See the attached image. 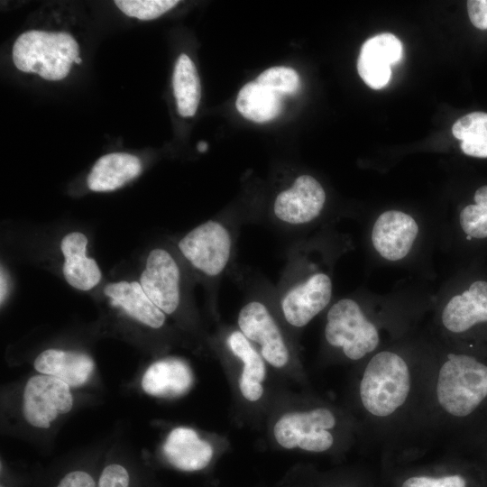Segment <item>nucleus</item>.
<instances>
[{"mask_svg": "<svg viewBox=\"0 0 487 487\" xmlns=\"http://www.w3.org/2000/svg\"><path fill=\"white\" fill-rule=\"evenodd\" d=\"M8 292V283H7V278L5 277L3 269L1 271V304H3L4 300L6 298Z\"/></svg>", "mask_w": 487, "mask_h": 487, "instance_id": "2f4dec72", "label": "nucleus"}, {"mask_svg": "<svg viewBox=\"0 0 487 487\" xmlns=\"http://www.w3.org/2000/svg\"><path fill=\"white\" fill-rule=\"evenodd\" d=\"M326 192L310 175L299 176L291 186L280 192L272 206L275 218L289 226H302L315 221L322 213Z\"/></svg>", "mask_w": 487, "mask_h": 487, "instance_id": "9b49d317", "label": "nucleus"}, {"mask_svg": "<svg viewBox=\"0 0 487 487\" xmlns=\"http://www.w3.org/2000/svg\"><path fill=\"white\" fill-rule=\"evenodd\" d=\"M193 383V374L186 362L165 358L154 362L142 379L143 391L155 397L175 398L186 394Z\"/></svg>", "mask_w": 487, "mask_h": 487, "instance_id": "f3484780", "label": "nucleus"}, {"mask_svg": "<svg viewBox=\"0 0 487 487\" xmlns=\"http://www.w3.org/2000/svg\"><path fill=\"white\" fill-rule=\"evenodd\" d=\"M282 97L294 95L300 86L296 70L289 67H272L261 73L255 79Z\"/></svg>", "mask_w": 487, "mask_h": 487, "instance_id": "a878e982", "label": "nucleus"}, {"mask_svg": "<svg viewBox=\"0 0 487 487\" xmlns=\"http://www.w3.org/2000/svg\"><path fill=\"white\" fill-rule=\"evenodd\" d=\"M332 294V279L325 271L313 270L297 276L280 293L282 317L291 326L304 327L329 305Z\"/></svg>", "mask_w": 487, "mask_h": 487, "instance_id": "423d86ee", "label": "nucleus"}, {"mask_svg": "<svg viewBox=\"0 0 487 487\" xmlns=\"http://www.w3.org/2000/svg\"><path fill=\"white\" fill-rule=\"evenodd\" d=\"M325 338L350 360L363 358L380 343L378 328L366 317L361 305L350 298L337 300L328 309Z\"/></svg>", "mask_w": 487, "mask_h": 487, "instance_id": "20e7f679", "label": "nucleus"}, {"mask_svg": "<svg viewBox=\"0 0 487 487\" xmlns=\"http://www.w3.org/2000/svg\"><path fill=\"white\" fill-rule=\"evenodd\" d=\"M418 232V225L412 216L400 210H387L373 223L372 244L382 259L399 262L409 254Z\"/></svg>", "mask_w": 487, "mask_h": 487, "instance_id": "f8f14e48", "label": "nucleus"}, {"mask_svg": "<svg viewBox=\"0 0 487 487\" xmlns=\"http://www.w3.org/2000/svg\"><path fill=\"white\" fill-rule=\"evenodd\" d=\"M142 172V163L134 155L114 152L100 157L88 174L90 190L107 192L115 190L133 180Z\"/></svg>", "mask_w": 487, "mask_h": 487, "instance_id": "aec40b11", "label": "nucleus"}, {"mask_svg": "<svg viewBox=\"0 0 487 487\" xmlns=\"http://www.w3.org/2000/svg\"><path fill=\"white\" fill-rule=\"evenodd\" d=\"M87 242V236L80 232H71L60 242L64 256L63 276L70 286L83 291L93 289L102 278L96 262L86 254Z\"/></svg>", "mask_w": 487, "mask_h": 487, "instance_id": "dca6fc26", "label": "nucleus"}, {"mask_svg": "<svg viewBox=\"0 0 487 487\" xmlns=\"http://www.w3.org/2000/svg\"><path fill=\"white\" fill-rule=\"evenodd\" d=\"M410 390V374L406 361L391 351H382L367 363L360 382V398L372 416L393 414L406 401Z\"/></svg>", "mask_w": 487, "mask_h": 487, "instance_id": "f03ea898", "label": "nucleus"}, {"mask_svg": "<svg viewBox=\"0 0 487 487\" xmlns=\"http://www.w3.org/2000/svg\"><path fill=\"white\" fill-rule=\"evenodd\" d=\"M207 149V143L205 142H199L198 144V150L199 152H205Z\"/></svg>", "mask_w": 487, "mask_h": 487, "instance_id": "473e14b6", "label": "nucleus"}, {"mask_svg": "<svg viewBox=\"0 0 487 487\" xmlns=\"http://www.w3.org/2000/svg\"><path fill=\"white\" fill-rule=\"evenodd\" d=\"M104 293L112 306L121 308L142 324L152 328H160L164 325L166 314L149 299L140 282H111L106 285Z\"/></svg>", "mask_w": 487, "mask_h": 487, "instance_id": "a211bd4d", "label": "nucleus"}, {"mask_svg": "<svg viewBox=\"0 0 487 487\" xmlns=\"http://www.w3.org/2000/svg\"><path fill=\"white\" fill-rule=\"evenodd\" d=\"M335 426V417L326 408L293 411L282 415L273 427L277 443L286 448H300L320 453L332 447L334 436L329 429Z\"/></svg>", "mask_w": 487, "mask_h": 487, "instance_id": "0eeeda50", "label": "nucleus"}, {"mask_svg": "<svg viewBox=\"0 0 487 487\" xmlns=\"http://www.w3.org/2000/svg\"><path fill=\"white\" fill-rule=\"evenodd\" d=\"M149 299L166 315L173 314L181 298V273L173 255L163 248L152 250L140 276Z\"/></svg>", "mask_w": 487, "mask_h": 487, "instance_id": "9d476101", "label": "nucleus"}, {"mask_svg": "<svg viewBox=\"0 0 487 487\" xmlns=\"http://www.w3.org/2000/svg\"><path fill=\"white\" fill-rule=\"evenodd\" d=\"M487 397V366L467 354H449L436 381V398L449 415L464 418Z\"/></svg>", "mask_w": 487, "mask_h": 487, "instance_id": "7ed1b4c3", "label": "nucleus"}, {"mask_svg": "<svg viewBox=\"0 0 487 487\" xmlns=\"http://www.w3.org/2000/svg\"><path fill=\"white\" fill-rule=\"evenodd\" d=\"M443 326L452 333H463L487 322V281L479 280L452 296L441 313Z\"/></svg>", "mask_w": 487, "mask_h": 487, "instance_id": "4468645a", "label": "nucleus"}, {"mask_svg": "<svg viewBox=\"0 0 487 487\" xmlns=\"http://www.w3.org/2000/svg\"><path fill=\"white\" fill-rule=\"evenodd\" d=\"M231 231L220 221L208 220L187 233L178 243L183 258L208 278L219 277L227 268L233 253Z\"/></svg>", "mask_w": 487, "mask_h": 487, "instance_id": "39448f33", "label": "nucleus"}, {"mask_svg": "<svg viewBox=\"0 0 487 487\" xmlns=\"http://www.w3.org/2000/svg\"><path fill=\"white\" fill-rule=\"evenodd\" d=\"M237 325L242 334L259 347L265 362L275 368L288 364V345L273 315L263 302L254 299L244 304L238 313Z\"/></svg>", "mask_w": 487, "mask_h": 487, "instance_id": "6e6552de", "label": "nucleus"}, {"mask_svg": "<svg viewBox=\"0 0 487 487\" xmlns=\"http://www.w3.org/2000/svg\"><path fill=\"white\" fill-rule=\"evenodd\" d=\"M467 9L471 23L478 29L487 30V0H470Z\"/></svg>", "mask_w": 487, "mask_h": 487, "instance_id": "7c9ffc66", "label": "nucleus"}, {"mask_svg": "<svg viewBox=\"0 0 487 487\" xmlns=\"http://www.w3.org/2000/svg\"><path fill=\"white\" fill-rule=\"evenodd\" d=\"M74 62L77 63V64H80V63H81V59H80V57H78V58L75 60Z\"/></svg>", "mask_w": 487, "mask_h": 487, "instance_id": "72a5a7b5", "label": "nucleus"}, {"mask_svg": "<svg viewBox=\"0 0 487 487\" xmlns=\"http://www.w3.org/2000/svg\"><path fill=\"white\" fill-rule=\"evenodd\" d=\"M73 397L69 386L56 377L38 374L31 377L23 391V413L32 427L48 428L59 415L69 412Z\"/></svg>", "mask_w": 487, "mask_h": 487, "instance_id": "1a4fd4ad", "label": "nucleus"}, {"mask_svg": "<svg viewBox=\"0 0 487 487\" xmlns=\"http://www.w3.org/2000/svg\"><path fill=\"white\" fill-rule=\"evenodd\" d=\"M465 480L460 475L443 477L413 476L407 479L402 487H465Z\"/></svg>", "mask_w": 487, "mask_h": 487, "instance_id": "c85d7f7f", "label": "nucleus"}, {"mask_svg": "<svg viewBox=\"0 0 487 487\" xmlns=\"http://www.w3.org/2000/svg\"><path fill=\"white\" fill-rule=\"evenodd\" d=\"M452 133L461 141V149L466 155L487 158V113L464 115L454 124Z\"/></svg>", "mask_w": 487, "mask_h": 487, "instance_id": "b1692460", "label": "nucleus"}, {"mask_svg": "<svg viewBox=\"0 0 487 487\" xmlns=\"http://www.w3.org/2000/svg\"><path fill=\"white\" fill-rule=\"evenodd\" d=\"M172 86L179 114L183 117L193 116L198 106L201 88L196 66L186 54L177 60Z\"/></svg>", "mask_w": 487, "mask_h": 487, "instance_id": "5701e85b", "label": "nucleus"}, {"mask_svg": "<svg viewBox=\"0 0 487 487\" xmlns=\"http://www.w3.org/2000/svg\"><path fill=\"white\" fill-rule=\"evenodd\" d=\"M12 57L19 70L58 81L69 75L72 63L79 57V46L67 32L32 30L16 39Z\"/></svg>", "mask_w": 487, "mask_h": 487, "instance_id": "f257e3e1", "label": "nucleus"}, {"mask_svg": "<svg viewBox=\"0 0 487 487\" xmlns=\"http://www.w3.org/2000/svg\"><path fill=\"white\" fill-rule=\"evenodd\" d=\"M176 0H116L115 5L126 15L140 20H152L178 5Z\"/></svg>", "mask_w": 487, "mask_h": 487, "instance_id": "bb28decb", "label": "nucleus"}, {"mask_svg": "<svg viewBox=\"0 0 487 487\" xmlns=\"http://www.w3.org/2000/svg\"><path fill=\"white\" fill-rule=\"evenodd\" d=\"M474 203L464 207L459 215L462 231L470 238H487V185L474 194Z\"/></svg>", "mask_w": 487, "mask_h": 487, "instance_id": "393cba45", "label": "nucleus"}, {"mask_svg": "<svg viewBox=\"0 0 487 487\" xmlns=\"http://www.w3.org/2000/svg\"><path fill=\"white\" fill-rule=\"evenodd\" d=\"M33 365L40 373L56 377L72 387L86 383L95 367L92 358L87 354L59 349L41 352Z\"/></svg>", "mask_w": 487, "mask_h": 487, "instance_id": "6ab92c4d", "label": "nucleus"}, {"mask_svg": "<svg viewBox=\"0 0 487 487\" xmlns=\"http://www.w3.org/2000/svg\"><path fill=\"white\" fill-rule=\"evenodd\" d=\"M96 487H134L133 474L124 464H107L97 475Z\"/></svg>", "mask_w": 487, "mask_h": 487, "instance_id": "cd10ccee", "label": "nucleus"}, {"mask_svg": "<svg viewBox=\"0 0 487 487\" xmlns=\"http://www.w3.org/2000/svg\"><path fill=\"white\" fill-rule=\"evenodd\" d=\"M226 342L232 354L243 363L239 379L243 397L252 402L259 400L263 394L262 382L266 375L264 359L239 329L230 333Z\"/></svg>", "mask_w": 487, "mask_h": 487, "instance_id": "412c9836", "label": "nucleus"}, {"mask_svg": "<svg viewBox=\"0 0 487 487\" xmlns=\"http://www.w3.org/2000/svg\"><path fill=\"white\" fill-rule=\"evenodd\" d=\"M166 460L176 469L195 472L206 468L212 457L211 445L189 427L172 429L162 447Z\"/></svg>", "mask_w": 487, "mask_h": 487, "instance_id": "2eb2a0df", "label": "nucleus"}, {"mask_svg": "<svg viewBox=\"0 0 487 487\" xmlns=\"http://www.w3.org/2000/svg\"><path fill=\"white\" fill-rule=\"evenodd\" d=\"M282 98L279 94L253 80L241 88L235 105L245 118L256 123H265L280 115Z\"/></svg>", "mask_w": 487, "mask_h": 487, "instance_id": "4be33fe9", "label": "nucleus"}, {"mask_svg": "<svg viewBox=\"0 0 487 487\" xmlns=\"http://www.w3.org/2000/svg\"><path fill=\"white\" fill-rule=\"evenodd\" d=\"M402 55V44L395 35L389 32L375 35L361 48L357 61L358 73L370 87L381 89L391 79V67L400 62Z\"/></svg>", "mask_w": 487, "mask_h": 487, "instance_id": "ddd939ff", "label": "nucleus"}, {"mask_svg": "<svg viewBox=\"0 0 487 487\" xmlns=\"http://www.w3.org/2000/svg\"><path fill=\"white\" fill-rule=\"evenodd\" d=\"M97 478L88 470L75 468L64 473L53 487H96Z\"/></svg>", "mask_w": 487, "mask_h": 487, "instance_id": "c756f323", "label": "nucleus"}]
</instances>
